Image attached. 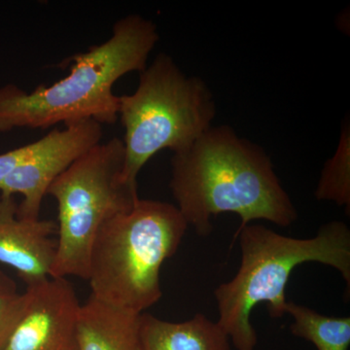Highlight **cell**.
Wrapping results in <instances>:
<instances>
[{"label": "cell", "instance_id": "obj_9", "mask_svg": "<svg viewBox=\"0 0 350 350\" xmlns=\"http://www.w3.org/2000/svg\"><path fill=\"white\" fill-rule=\"evenodd\" d=\"M56 232V222L20 217L14 196L0 194V262L12 268L27 287L51 278Z\"/></svg>", "mask_w": 350, "mask_h": 350}, {"label": "cell", "instance_id": "obj_6", "mask_svg": "<svg viewBox=\"0 0 350 350\" xmlns=\"http://www.w3.org/2000/svg\"><path fill=\"white\" fill-rule=\"evenodd\" d=\"M125 147L113 137L94 145L51 184L57 204V250L51 278L87 280L94 239L108 219L139 200L137 186L124 180Z\"/></svg>", "mask_w": 350, "mask_h": 350}, {"label": "cell", "instance_id": "obj_3", "mask_svg": "<svg viewBox=\"0 0 350 350\" xmlns=\"http://www.w3.org/2000/svg\"><path fill=\"white\" fill-rule=\"evenodd\" d=\"M241 250V267L230 282L214 291L218 325L237 350H255L257 332L250 317L265 303L271 319L286 314V286L292 273L305 262H320L337 269L350 294V229L342 221L322 225L317 236H283L262 224H250L236 232Z\"/></svg>", "mask_w": 350, "mask_h": 350}, {"label": "cell", "instance_id": "obj_13", "mask_svg": "<svg viewBox=\"0 0 350 350\" xmlns=\"http://www.w3.org/2000/svg\"><path fill=\"white\" fill-rule=\"evenodd\" d=\"M317 200L333 202L350 214V126L345 120L334 156L327 161L314 192Z\"/></svg>", "mask_w": 350, "mask_h": 350}, {"label": "cell", "instance_id": "obj_15", "mask_svg": "<svg viewBox=\"0 0 350 350\" xmlns=\"http://www.w3.org/2000/svg\"><path fill=\"white\" fill-rule=\"evenodd\" d=\"M38 142L0 154V183L36 151Z\"/></svg>", "mask_w": 350, "mask_h": 350}, {"label": "cell", "instance_id": "obj_1", "mask_svg": "<svg viewBox=\"0 0 350 350\" xmlns=\"http://www.w3.org/2000/svg\"><path fill=\"white\" fill-rule=\"evenodd\" d=\"M170 188L188 226L202 237L213 232L211 220L222 213L241 217L236 232L252 221L289 227L298 219L271 157L230 126H213L174 154Z\"/></svg>", "mask_w": 350, "mask_h": 350}, {"label": "cell", "instance_id": "obj_14", "mask_svg": "<svg viewBox=\"0 0 350 350\" xmlns=\"http://www.w3.org/2000/svg\"><path fill=\"white\" fill-rule=\"evenodd\" d=\"M25 294L0 269V350L4 349L24 312Z\"/></svg>", "mask_w": 350, "mask_h": 350}, {"label": "cell", "instance_id": "obj_7", "mask_svg": "<svg viewBox=\"0 0 350 350\" xmlns=\"http://www.w3.org/2000/svg\"><path fill=\"white\" fill-rule=\"evenodd\" d=\"M103 125L93 120L68 124L64 130H52L38 140L29 159L0 183V194L22 196L18 215L38 219L48 189L64 170L101 142Z\"/></svg>", "mask_w": 350, "mask_h": 350}, {"label": "cell", "instance_id": "obj_12", "mask_svg": "<svg viewBox=\"0 0 350 350\" xmlns=\"http://www.w3.org/2000/svg\"><path fill=\"white\" fill-rule=\"evenodd\" d=\"M286 314L293 319L290 326L292 335L312 342L317 350H349V317H328L290 301Z\"/></svg>", "mask_w": 350, "mask_h": 350}, {"label": "cell", "instance_id": "obj_2", "mask_svg": "<svg viewBox=\"0 0 350 350\" xmlns=\"http://www.w3.org/2000/svg\"><path fill=\"white\" fill-rule=\"evenodd\" d=\"M159 38L151 20L131 14L115 23L107 41L73 57L64 79L31 93L14 84L0 88V133L45 130L87 120L116 123L119 96L113 86L124 75L146 68Z\"/></svg>", "mask_w": 350, "mask_h": 350}, {"label": "cell", "instance_id": "obj_4", "mask_svg": "<svg viewBox=\"0 0 350 350\" xmlns=\"http://www.w3.org/2000/svg\"><path fill=\"white\" fill-rule=\"evenodd\" d=\"M188 227L176 206L155 200L139 199L108 219L90 255L91 296L138 314L155 305L163 295L161 269Z\"/></svg>", "mask_w": 350, "mask_h": 350}, {"label": "cell", "instance_id": "obj_5", "mask_svg": "<svg viewBox=\"0 0 350 350\" xmlns=\"http://www.w3.org/2000/svg\"><path fill=\"white\" fill-rule=\"evenodd\" d=\"M137 91L119 96L118 119L125 130L124 180L137 186L147 162L165 149H188L213 126L215 98L198 76L183 72L161 53L139 72Z\"/></svg>", "mask_w": 350, "mask_h": 350}, {"label": "cell", "instance_id": "obj_11", "mask_svg": "<svg viewBox=\"0 0 350 350\" xmlns=\"http://www.w3.org/2000/svg\"><path fill=\"white\" fill-rule=\"evenodd\" d=\"M139 337L142 350H232L226 332L202 313L182 322L140 313Z\"/></svg>", "mask_w": 350, "mask_h": 350}, {"label": "cell", "instance_id": "obj_8", "mask_svg": "<svg viewBox=\"0 0 350 350\" xmlns=\"http://www.w3.org/2000/svg\"><path fill=\"white\" fill-rule=\"evenodd\" d=\"M19 322L2 350H78L80 304L68 278L27 287Z\"/></svg>", "mask_w": 350, "mask_h": 350}, {"label": "cell", "instance_id": "obj_10", "mask_svg": "<svg viewBox=\"0 0 350 350\" xmlns=\"http://www.w3.org/2000/svg\"><path fill=\"white\" fill-rule=\"evenodd\" d=\"M78 350H142L139 314L90 297L80 306Z\"/></svg>", "mask_w": 350, "mask_h": 350}]
</instances>
